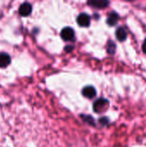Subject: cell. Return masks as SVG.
Here are the masks:
<instances>
[{
  "instance_id": "6da1fadb",
  "label": "cell",
  "mask_w": 146,
  "mask_h": 147,
  "mask_svg": "<svg viewBox=\"0 0 146 147\" xmlns=\"http://www.w3.org/2000/svg\"><path fill=\"white\" fill-rule=\"evenodd\" d=\"M108 107H109V101L105 98H100L96 100L93 104V109L97 114L106 111Z\"/></svg>"
},
{
  "instance_id": "7a4b0ae2",
  "label": "cell",
  "mask_w": 146,
  "mask_h": 147,
  "mask_svg": "<svg viewBox=\"0 0 146 147\" xmlns=\"http://www.w3.org/2000/svg\"><path fill=\"white\" fill-rule=\"evenodd\" d=\"M60 35H61L62 39L65 40H71L74 39L75 32L71 27H65L61 30Z\"/></svg>"
},
{
  "instance_id": "3957f363",
  "label": "cell",
  "mask_w": 146,
  "mask_h": 147,
  "mask_svg": "<svg viewBox=\"0 0 146 147\" xmlns=\"http://www.w3.org/2000/svg\"><path fill=\"white\" fill-rule=\"evenodd\" d=\"M77 22L79 26L86 28L90 25V17L86 13H81L77 18Z\"/></svg>"
},
{
  "instance_id": "277c9868",
  "label": "cell",
  "mask_w": 146,
  "mask_h": 147,
  "mask_svg": "<svg viewBox=\"0 0 146 147\" xmlns=\"http://www.w3.org/2000/svg\"><path fill=\"white\" fill-rule=\"evenodd\" d=\"M32 12V5L29 3H24L19 7V14L22 16H28Z\"/></svg>"
},
{
  "instance_id": "5b68a950",
  "label": "cell",
  "mask_w": 146,
  "mask_h": 147,
  "mask_svg": "<svg viewBox=\"0 0 146 147\" xmlns=\"http://www.w3.org/2000/svg\"><path fill=\"white\" fill-rule=\"evenodd\" d=\"M82 94L83 95V96L91 99V98H94L96 96V90L95 87H93L91 85H89V86H86V87H84L83 89Z\"/></svg>"
},
{
  "instance_id": "8992f818",
  "label": "cell",
  "mask_w": 146,
  "mask_h": 147,
  "mask_svg": "<svg viewBox=\"0 0 146 147\" xmlns=\"http://www.w3.org/2000/svg\"><path fill=\"white\" fill-rule=\"evenodd\" d=\"M88 4H89L90 6H92L94 8L104 9L109 4V2L105 1V0H92V1H89Z\"/></svg>"
},
{
  "instance_id": "52a82bcc",
  "label": "cell",
  "mask_w": 146,
  "mask_h": 147,
  "mask_svg": "<svg viewBox=\"0 0 146 147\" xmlns=\"http://www.w3.org/2000/svg\"><path fill=\"white\" fill-rule=\"evenodd\" d=\"M120 19V16L118 13L116 12H111L108 15V17L107 18V23L109 26H114L116 25V23L118 22V20Z\"/></svg>"
},
{
  "instance_id": "ba28073f",
  "label": "cell",
  "mask_w": 146,
  "mask_h": 147,
  "mask_svg": "<svg viewBox=\"0 0 146 147\" xmlns=\"http://www.w3.org/2000/svg\"><path fill=\"white\" fill-rule=\"evenodd\" d=\"M115 34H116V38H117L118 40H120V41H124V40H126V38H127V33H126V29H125L123 27H119V28L116 29Z\"/></svg>"
},
{
  "instance_id": "9c48e42d",
  "label": "cell",
  "mask_w": 146,
  "mask_h": 147,
  "mask_svg": "<svg viewBox=\"0 0 146 147\" xmlns=\"http://www.w3.org/2000/svg\"><path fill=\"white\" fill-rule=\"evenodd\" d=\"M10 57L8 53H0V67L1 68H4L6 66H8L10 63Z\"/></svg>"
},
{
  "instance_id": "30bf717a",
  "label": "cell",
  "mask_w": 146,
  "mask_h": 147,
  "mask_svg": "<svg viewBox=\"0 0 146 147\" xmlns=\"http://www.w3.org/2000/svg\"><path fill=\"white\" fill-rule=\"evenodd\" d=\"M107 52L110 55H114L116 52V44L113 40H108L107 45Z\"/></svg>"
},
{
  "instance_id": "8fae6325",
  "label": "cell",
  "mask_w": 146,
  "mask_h": 147,
  "mask_svg": "<svg viewBox=\"0 0 146 147\" xmlns=\"http://www.w3.org/2000/svg\"><path fill=\"white\" fill-rule=\"evenodd\" d=\"M82 118L84 121L88 122L89 125H92V126H95V121L93 119V117L89 116V115H82Z\"/></svg>"
},
{
  "instance_id": "7c38bea8",
  "label": "cell",
  "mask_w": 146,
  "mask_h": 147,
  "mask_svg": "<svg viewBox=\"0 0 146 147\" xmlns=\"http://www.w3.org/2000/svg\"><path fill=\"white\" fill-rule=\"evenodd\" d=\"M108 122H109V120L107 117H102L99 119V123L102 126H106L107 124H108Z\"/></svg>"
},
{
  "instance_id": "4fadbf2b",
  "label": "cell",
  "mask_w": 146,
  "mask_h": 147,
  "mask_svg": "<svg viewBox=\"0 0 146 147\" xmlns=\"http://www.w3.org/2000/svg\"><path fill=\"white\" fill-rule=\"evenodd\" d=\"M142 50H143L144 53H145L146 54V38L145 39L144 42H143V45H142Z\"/></svg>"
}]
</instances>
